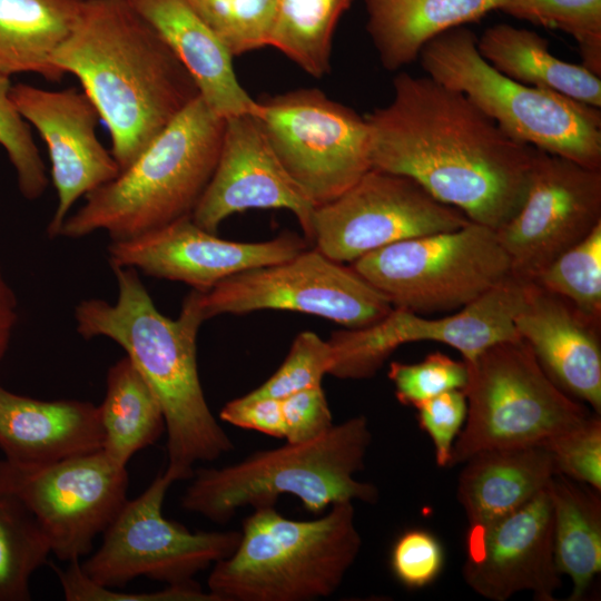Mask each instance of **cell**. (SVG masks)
I'll return each mask as SVG.
<instances>
[{
  "instance_id": "obj_1",
  "label": "cell",
  "mask_w": 601,
  "mask_h": 601,
  "mask_svg": "<svg viewBox=\"0 0 601 601\" xmlns=\"http://www.w3.org/2000/svg\"><path fill=\"white\" fill-rule=\"evenodd\" d=\"M391 102L365 116L372 168L407 176L494 230L520 209L535 148L506 135L466 96L428 76L393 79Z\"/></svg>"
},
{
  "instance_id": "obj_2",
  "label": "cell",
  "mask_w": 601,
  "mask_h": 601,
  "mask_svg": "<svg viewBox=\"0 0 601 601\" xmlns=\"http://www.w3.org/2000/svg\"><path fill=\"white\" fill-rule=\"evenodd\" d=\"M51 62L79 79L120 171L199 97L189 72L127 0H85Z\"/></svg>"
},
{
  "instance_id": "obj_3",
  "label": "cell",
  "mask_w": 601,
  "mask_h": 601,
  "mask_svg": "<svg viewBox=\"0 0 601 601\" xmlns=\"http://www.w3.org/2000/svg\"><path fill=\"white\" fill-rule=\"evenodd\" d=\"M117 280L115 303L90 298L75 308L76 331L83 338L116 342L152 390L167 433L166 472L175 482L190 480L197 462H211L234 449L213 415L200 384L196 339L205 319L199 290L184 299L176 319L155 306L139 273L111 267Z\"/></svg>"
},
{
  "instance_id": "obj_4",
  "label": "cell",
  "mask_w": 601,
  "mask_h": 601,
  "mask_svg": "<svg viewBox=\"0 0 601 601\" xmlns=\"http://www.w3.org/2000/svg\"><path fill=\"white\" fill-rule=\"evenodd\" d=\"M225 118L199 97L166 126L117 177L85 196L59 236L104 230L128 239L191 216L215 170Z\"/></svg>"
},
{
  "instance_id": "obj_5",
  "label": "cell",
  "mask_w": 601,
  "mask_h": 601,
  "mask_svg": "<svg viewBox=\"0 0 601 601\" xmlns=\"http://www.w3.org/2000/svg\"><path fill=\"white\" fill-rule=\"evenodd\" d=\"M372 442L367 418L351 417L322 436L257 451L223 467H200L181 496V508L215 523H226L245 506L275 505L292 494L313 514L343 501L375 503L378 490L359 482Z\"/></svg>"
},
{
  "instance_id": "obj_6",
  "label": "cell",
  "mask_w": 601,
  "mask_h": 601,
  "mask_svg": "<svg viewBox=\"0 0 601 601\" xmlns=\"http://www.w3.org/2000/svg\"><path fill=\"white\" fill-rule=\"evenodd\" d=\"M362 538L352 501L309 521L274 505L244 520L236 550L213 564L207 579L217 601H312L337 591L356 561Z\"/></svg>"
},
{
  "instance_id": "obj_7",
  "label": "cell",
  "mask_w": 601,
  "mask_h": 601,
  "mask_svg": "<svg viewBox=\"0 0 601 601\" xmlns=\"http://www.w3.org/2000/svg\"><path fill=\"white\" fill-rule=\"evenodd\" d=\"M476 39L465 26L433 38L418 56L426 76L462 92L514 140L601 169V108L504 76Z\"/></svg>"
},
{
  "instance_id": "obj_8",
  "label": "cell",
  "mask_w": 601,
  "mask_h": 601,
  "mask_svg": "<svg viewBox=\"0 0 601 601\" xmlns=\"http://www.w3.org/2000/svg\"><path fill=\"white\" fill-rule=\"evenodd\" d=\"M464 363L467 413L449 466L484 450L542 446L591 415L550 378L522 339L493 344Z\"/></svg>"
},
{
  "instance_id": "obj_9",
  "label": "cell",
  "mask_w": 601,
  "mask_h": 601,
  "mask_svg": "<svg viewBox=\"0 0 601 601\" xmlns=\"http://www.w3.org/2000/svg\"><path fill=\"white\" fill-rule=\"evenodd\" d=\"M351 266L393 307L418 314L461 309L512 275L495 230L471 220L390 244Z\"/></svg>"
},
{
  "instance_id": "obj_10",
  "label": "cell",
  "mask_w": 601,
  "mask_h": 601,
  "mask_svg": "<svg viewBox=\"0 0 601 601\" xmlns=\"http://www.w3.org/2000/svg\"><path fill=\"white\" fill-rule=\"evenodd\" d=\"M256 101L254 115L273 150L315 206L372 168L365 116L322 90L299 88Z\"/></svg>"
},
{
  "instance_id": "obj_11",
  "label": "cell",
  "mask_w": 601,
  "mask_h": 601,
  "mask_svg": "<svg viewBox=\"0 0 601 601\" xmlns=\"http://www.w3.org/2000/svg\"><path fill=\"white\" fill-rule=\"evenodd\" d=\"M173 483L164 471L140 495L125 502L105 530L101 545L80 562L90 580L116 589L138 577L167 585L186 584L236 550L238 531L191 532L164 516Z\"/></svg>"
},
{
  "instance_id": "obj_12",
  "label": "cell",
  "mask_w": 601,
  "mask_h": 601,
  "mask_svg": "<svg viewBox=\"0 0 601 601\" xmlns=\"http://www.w3.org/2000/svg\"><path fill=\"white\" fill-rule=\"evenodd\" d=\"M199 304L205 319L275 309L312 314L346 328L372 325L393 308L388 298L352 266L316 248L240 272L206 292L199 290Z\"/></svg>"
},
{
  "instance_id": "obj_13",
  "label": "cell",
  "mask_w": 601,
  "mask_h": 601,
  "mask_svg": "<svg viewBox=\"0 0 601 601\" xmlns=\"http://www.w3.org/2000/svg\"><path fill=\"white\" fill-rule=\"evenodd\" d=\"M126 466L102 450L45 464L0 460V493L35 516L52 553L68 563L90 553L127 499Z\"/></svg>"
},
{
  "instance_id": "obj_14",
  "label": "cell",
  "mask_w": 601,
  "mask_h": 601,
  "mask_svg": "<svg viewBox=\"0 0 601 601\" xmlns=\"http://www.w3.org/2000/svg\"><path fill=\"white\" fill-rule=\"evenodd\" d=\"M469 221L412 178L371 168L341 195L315 206L312 245L335 262L353 263L390 244Z\"/></svg>"
},
{
  "instance_id": "obj_15",
  "label": "cell",
  "mask_w": 601,
  "mask_h": 601,
  "mask_svg": "<svg viewBox=\"0 0 601 601\" xmlns=\"http://www.w3.org/2000/svg\"><path fill=\"white\" fill-rule=\"evenodd\" d=\"M524 285L525 282L511 275L452 315L426 318L410 309L393 307L372 325L336 331L328 339L334 354L329 375L368 378L406 343H443L457 349L463 361L469 362L493 344L521 339L513 319L523 302Z\"/></svg>"
},
{
  "instance_id": "obj_16",
  "label": "cell",
  "mask_w": 601,
  "mask_h": 601,
  "mask_svg": "<svg viewBox=\"0 0 601 601\" xmlns=\"http://www.w3.org/2000/svg\"><path fill=\"white\" fill-rule=\"evenodd\" d=\"M601 224V169L535 148L525 198L495 230L511 274L533 282Z\"/></svg>"
},
{
  "instance_id": "obj_17",
  "label": "cell",
  "mask_w": 601,
  "mask_h": 601,
  "mask_svg": "<svg viewBox=\"0 0 601 601\" xmlns=\"http://www.w3.org/2000/svg\"><path fill=\"white\" fill-rule=\"evenodd\" d=\"M295 233L258 243L217 237L186 216L108 246L110 267H131L148 276L180 282L206 292L244 270L284 262L306 249Z\"/></svg>"
},
{
  "instance_id": "obj_18",
  "label": "cell",
  "mask_w": 601,
  "mask_h": 601,
  "mask_svg": "<svg viewBox=\"0 0 601 601\" xmlns=\"http://www.w3.org/2000/svg\"><path fill=\"white\" fill-rule=\"evenodd\" d=\"M10 98L47 146L57 193L47 230L50 237L59 236L73 204L117 177L119 166L97 136L100 117L85 91L73 87L48 90L19 82L11 86Z\"/></svg>"
},
{
  "instance_id": "obj_19",
  "label": "cell",
  "mask_w": 601,
  "mask_h": 601,
  "mask_svg": "<svg viewBox=\"0 0 601 601\" xmlns=\"http://www.w3.org/2000/svg\"><path fill=\"white\" fill-rule=\"evenodd\" d=\"M254 208L292 211L312 244L315 205L279 161L256 116L243 114L225 119L215 170L190 217L216 234L227 217Z\"/></svg>"
},
{
  "instance_id": "obj_20",
  "label": "cell",
  "mask_w": 601,
  "mask_h": 601,
  "mask_svg": "<svg viewBox=\"0 0 601 601\" xmlns=\"http://www.w3.org/2000/svg\"><path fill=\"white\" fill-rule=\"evenodd\" d=\"M462 575L475 593L491 601H505L522 591L538 601L554 600L562 582L548 486L485 531L466 535Z\"/></svg>"
},
{
  "instance_id": "obj_21",
  "label": "cell",
  "mask_w": 601,
  "mask_h": 601,
  "mask_svg": "<svg viewBox=\"0 0 601 601\" xmlns=\"http://www.w3.org/2000/svg\"><path fill=\"white\" fill-rule=\"evenodd\" d=\"M513 323L550 378L600 414L601 323L534 282H525Z\"/></svg>"
},
{
  "instance_id": "obj_22",
  "label": "cell",
  "mask_w": 601,
  "mask_h": 601,
  "mask_svg": "<svg viewBox=\"0 0 601 601\" xmlns=\"http://www.w3.org/2000/svg\"><path fill=\"white\" fill-rule=\"evenodd\" d=\"M99 408L80 400L42 401L0 385V450L8 461L45 464L101 450Z\"/></svg>"
},
{
  "instance_id": "obj_23",
  "label": "cell",
  "mask_w": 601,
  "mask_h": 601,
  "mask_svg": "<svg viewBox=\"0 0 601 601\" xmlns=\"http://www.w3.org/2000/svg\"><path fill=\"white\" fill-rule=\"evenodd\" d=\"M158 32L195 81L200 98L223 118L254 114L233 56L186 0H127Z\"/></svg>"
},
{
  "instance_id": "obj_24",
  "label": "cell",
  "mask_w": 601,
  "mask_h": 601,
  "mask_svg": "<svg viewBox=\"0 0 601 601\" xmlns=\"http://www.w3.org/2000/svg\"><path fill=\"white\" fill-rule=\"evenodd\" d=\"M456 496L467 535L479 534L530 502L556 474L543 446L480 451L463 462Z\"/></svg>"
},
{
  "instance_id": "obj_25",
  "label": "cell",
  "mask_w": 601,
  "mask_h": 601,
  "mask_svg": "<svg viewBox=\"0 0 601 601\" xmlns=\"http://www.w3.org/2000/svg\"><path fill=\"white\" fill-rule=\"evenodd\" d=\"M366 30L381 65L388 71L418 59L439 35L477 22L499 9L501 0H364Z\"/></svg>"
},
{
  "instance_id": "obj_26",
  "label": "cell",
  "mask_w": 601,
  "mask_h": 601,
  "mask_svg": "<svg viewBox=\"0 0 601 601\" xmlns=\"http://www.w3.org/2000/svg\"><path fill=\"white\" fill-rule=\"evenodd\" d=\"M476 49L495 70L515 81L601 108V77L552 55L549 41L535 31L496 23L477 37Z\"/></svg>"
},
{
  "instance_id": "obj_27",
  "label": "cell",
  "mask_w": 601,
  "mask_h": 601,
  "mask_svg": "<svg viewBox=\"0 0 601 601\" xmlns=\"http://www.w3.org/2000/svg\"><path fill=\"white\" fill-rule=\"evenodd\" d=\"M85 0H0V73H36L60 81L52 55L76 23Z\"/></svg>"
},
{
  "instance_id": "obj_28",
  "label": "cell",
  "mask_w": 601,
  "mask_h": 601,
  "mask_svg": "<svg viewBox=\"0 0 601 601\" xmlns=\"http://www.w3.org/2000/svg\"><path fill=\"white\" fill-rule=\"evenodd\" d=\"M548 491L555 564L572 580L569 601H580L601 570L600 491L562 474L551 479Z\"/></svg>"
},
{
  "instance_id": "obj_29",
  "label": "cell",
  "mask_w": 601,
  "mask_h": 601,
  "mask_svg": "<svg viewBox=\"0 0 601 601\" xmlns=\"http://www.w3.org/2000/svg\"><path fill=\"white\" fill-rule=\"evenodd\" d=\"M106 395L98 406L104 440L101 450L127 466L138 451L165 432V418L152 390L125 356L107 373Z\"/></svg>"
},
{
  "instance_id": "obj_30",
  "label": "cell",
  "mask_w": 601,
  "mask_h": 601,
  "mask_svg": "<svg viewBox=\"0 0 601 601\" xmlns=\"http://www.w3.org/2000/svg\"><path fill=\"white\" fill-rule=\"evenodd\" d=\"M354 0H277L270 46L314 78L329 72L332 41Z\"/></svg>"
},
{
  "instance_id": "obj_31",
  "label": "cell",
  "mask_w": 601,
  "mask_h": 601,
  "mask_svg": "<svg viewBox=\"0 0 601 601\" xmlns=\"http://www.w3.org/2000/svg\"><path fill=\"white\" fill-rule=\"evenodd\" d=\"M50 553L35 516L17 499L0 493V601L30 600V578Z\"/></svg>"
},
{
  "instance_id": "obj_32",
  "label": "cell",
  "mask_w": 601,
  "mask_h": 601,
  "mask_svg": "<svg viewBox=\"0 0 601 601\" xmlns=\"http://www.w3.org/2000/svg\"><path fill=\"white\" fill-rule=\"evenodd\" d=\"M497 10L569 35L581 65L601 77V0H501Z\"/></svg>"
},
{
  "instance_id": "obj_33",
  "label": "cell",
  "mask_w": 601,
  "mask_h": 601,
  "mask_svg": "<svg viewBox=\"0 0 601 601\" xmlns=\"http://www.w3.org/2000/svg\"><path fill=\"white\" fill-rule=\"evenodd\" d=\"M601 323V224L533 280Z\"/></svg>"
},
{
  "instance_id": "obj_34",
  "label": "cell",
  "mask_w": 601,
  "mask_h": 601,
  "mask_svg": "<svg viewBox=\"0 0 601 601\" xmlns=\"http://www.w3.org/2000/svg\"><path fill=\"white\" fill-rule=\"evenodd\" d=\"M234 57L270 46L277 0H186Z\"/></svg>"
},
{
  "instance_id": "obj_35",
  "label": "cell",
  "mask_w": 601,
  "mask_h": 601,
  "mask_svg": "<svg viewBox=\"0 0 601 601\" xmlns=\"http://www.w3.org/2000/svg\"><path fill=\"white\" fill-rule=\"evenodd\" d=\"M11 86L10 78L0 73V146L14 168L20 194L36 200L46 191L49 179L31 127L10 98Z\"/></svg>"
},
{
  "instance_id": "obj_36",
  "label": "cell",
  "mask_w": 601,
  "mask_h": 601,
  "mask_svg": "<svg viewBox=\"0 0 601 601\" xmlns=\"http://www.w3.org/2000/svg\"><path fill=\"white\" fill-rule=\"evenodd\" d=\"M333 362L328 341L313 332H302L293 341L278 370L249 394L282 400L302 390L322 385L323 376L329 374Z\"/></svg>"
},
{
  "instance_id": "obj_37",
  "label": "cell",
  "mask_w": 601,
  "mask_h": 601,
  "mask_svg": "<svg viewBox=\"0 0 601 601\" xmlns=\"http://www.w3.org/2000/svg\"><path fill=\"white\" fill-rule=\"evenodd\" d=\"M387 375L398 402L416 407L443 392L463 390L467 370L464 361H455L436 351L418 363L392 362Z\"/></svg>"
},
{
  "instance_id": "obj_38",
  "label": "cell",
  "mask_w": 601,
  "mask_h": 601,
  "mask_svg": "<svg viewBox=\"0 0 601 601\" xmlns=\"http://www.w3.org/2000/svg\"><path fill=\"white\" fill-rule=\"evenodd\" d=\"M551 454L556 474L601 490V420L590 415L542 445Z\"/></svg>"
},
{
  "instance_id": "obj_39",
  "label": "cell",
  "mask_w": 601,
  "mask_h": 601,
  "mask_svg": "<svg viewBox=\"0 0 601 601\" xmlns=\"http://www.w3.org/2000/svg\"><path fill=\"white\" fill-rule=\"evenodd\" d=\"M65 599L68 601H217L208 591L204 592L194 581L186 584L167 585L154 592H121L90 580L81 569L80 560L69 562L67 569L53 566Z\"/></svg>"
},
{
  "instance_id": "obj_40",
  "label": "cell",
  "mask_w": 601,
  "mask_h": 601,
  "mask_svg": "<svg viewBox=\"0 0 601 601\" xmlns=\"http://www.w3.org/2000/svg\"><path fill=\"white\" fill-rule=\"evenodd\" d=\"M444 565V550L428 531L412 529L402 533L391 552V568L396 579L407 588L431 584Z\"/></svg>"
},
{
  "instance_id": "obj_41",
  "label": "cell",
  "mask_w": 601,
  "mask_h": 601,
  "mask_svg": "<svg viewBox=\"0 0 601 601\" xmlns=\"http://www.w3.org/2000/svg\"><path fill=\"white\" fill-rule=\"evenodd\" d=\"M415 408L421 428L433 442L437 466L447 467L453 444L466 418L467 402L463 390L443 392Z\"/></svg>"
},
{
  "instance_id": "obj_42",
  "label": "cell",
  "mask_w": 601,
  "mask_h": 601,
  "mask_svg": "<svg viewBox=\"0 0 601 601\" xmlns=\"http://www.w3.org/2000/svg\"><path fill=\"white\" fill-rule=\"evenodd\" d=\"M284 439L287 443L315 440L333 427L332 412L322 385L305 388L280 400Z\"/></svg>"
},
{
  "instance_id": "obj_43",
  "label": "cell",
  "mask_w": 601,
  "mask_h": 601,
  "mask_svg": "<svg viewBox=\"0 0 601 601\" xmlns=\"http://www.w3.org/2000/svg\"><path fill=\"white\" fill-rule=\"evenodd\" d=\"M221 421L276 439H284L280 400L249 393L227 402L219 412Z\"/></svg>"
},
{
  "instance_id": "obj_44",
  "label": "cell",
  "mask_w": 601,
  "mask_h": 601,
  "mask_svg": "<svg viewBox=\"0 0 601 601\" xmlns=\"http://www.w3.org/2000/svg\"><path fill=\"white\" fill-rule=\"evenodd\" d=\"M18 321L17 298L0 267V362Z\"/></svg>"
}]
</instances>
